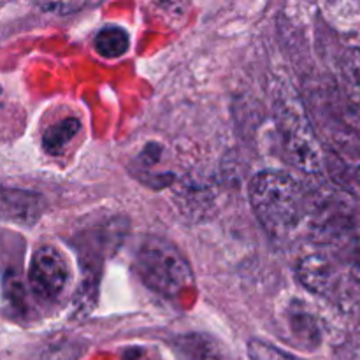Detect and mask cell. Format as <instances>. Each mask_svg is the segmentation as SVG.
Wrapping results in <instances>:
<instances>
[{
  "mask_svg": "<svg viewBox=\"0 0 360 360\" xmlns=\"http://www.w3.org/2000/svg\"><path fill=\"white\" fill-rule=\"evenodd\" d=\"M250 202L273 236L288 234L302 217V190L287 172H259L250 183Z\"/></svg>",
  "mask_w": 360,
  "mask_h": 360,
  "instance_id": "6da1fadb",
  "label": "cell"
},
{
  "mask_svg": "<svg viewBox=\"0 0 360 360\" xmlns=\"http://www.w3.org/2000/svg\"><path fill=\"white\" fill-rule=\"evenodd\" d=\"M136 271L146 287L165 297H176L193 285L188 260L172 243L162 238H150L141 245Z\"/></svg>",
  "mask_w": 360,
  "mask_h": 360,
  "instance_id": "7a4b0ae2",
  "label": "cell"
},
{
  "mask_svg": "<svg viewBox=\"0 0 360 360\" xmlns=\"http://www.w3.org/2000/svg\"><path fill=\"white\" fill-rule=\"evenodd\" d=\"M276 125L285 153L292 164L308 174H316L323 165L322 148L311 122L297 98H281L276 104Z\"/></svg>",
  "mask_w": 360,
  "mask_h": 360,
  "instance_id": "3957f363",
  "label": "cell"
},
{
  "mask_svg": "<svg viewBox=\"0 0 360 360\" xmlns=\"http://www.w3.org/2000/svg\"><path fill=\"white\" fill-rule=\"evenodd\" d=\"M70 283V267L55 246H41L34 253L28 269V285L35 297L44 304H55L65 295Z\"/></svg>",
  "mask_w": 360,
  "mask_h": 360,
  "instance_id": "277c9868",
  "label": "cell"
},
{
  "mask_svg": "<svg viewBox=\"0 0 360 360\" xmlns=\"http://www.w3.org/2000/svg\"><path fill=\"white\" fill-rule=\"evenodd\" d=\"M178 360H232L224 343L207 334H185L172 343Z\"/></svg>",
  "mask_w": 360,
  "mask_h": 360,
  "instance_id": "5b68a950",
  "label": "cell"
},
{
  "mask_svg": "<svg viewBox=\"0 0 360 360\" xmlns=\"http://www.w3.org/2000/svg\"><path fill=\"white\" fill-rule=\"evenodd\" d=\"M297 280L302 287L315 294H327L336 280V271L330 260L323 255H308L299 260L295 267Z\"/></svg>",
  "mask_w": 360,
  "mask_h": 360,
  "instance_id": "8992f818",
  "label": "cell"
},
{
  "mask_svg": "<svg viewBox=\"0 0 360 360\" xmlns=\"http://www.w3.org/2000/svg\"><path fill=\"white\" fill-rule=\"evenodd\" d=\"M41 214L39 195L0 186V218L32 224Z\"/></svg>",
  "mask_w": 360,
  "mask_h": 360,
  "instance_id": "52a82bcc",
  "label": "cell"
},
{
  "mask_svg": "<svg viewBox=\"0 0 360 360\" xmlns=\"http://www.w3.org/2000/svg\"><path fill=\"white\" fill-rule=\"evenodd\" d=\"M81 123L77 118H63L49 127L42 136V148L49 155H62L67 144L79 132Z\"/></svg>",
  "mask_w": 360,
  "mask_h": 360,
  "instance_id": "ba28073f",
  "label": "cell"
},
{
  "mask_svg": "<svg viewBox=\"0 0 360 360\" xmlns=\"http://www.w3.org/2000/svg\"><path fill=\"white\" fill-rule=\"evenodd\" d=\"M341 79L352 104L360 108V48H348L341 55Z\"/></svg>",
  "mask_w": 360,
  "mask_h": 360,
  "instance_id": "9c48e42d",
  "label": "cell"
},
{
  "mask_svg": "<svg viewBox=\"0 0 360 360\" xmlns=\"http://www.w3.org/2000/svg\"><path fill=\"white\" fill-rule=\"evenodd\" d=\"M94 46L104 58H118L129 49V34L120 27H105L95 35Z\"/></svg>",
  "mask_w": 360,
  "mask_h": 360,
  "instance_id": "30bf717a",
  "label": "cell"
},
{
  "mask_svg": "<svg viewBox=\"0 0 360 360\" xmlns=\"http://www.w3.org/2000/svg\"><path fill=\"white\" fill-rule=\"evenodd\" d=\"M248 357L250 360H302L295 355L287 354L273 345L260 340H252L248 343Z\"/></svg>",
  "mask_w": 360,
  "mask_h": 360,
  "instance_id": "8fae6325",
  "label": "cell"
},
{
  "mask_svg": "<svg viewBox=\"0 0 360 360\" xmlns=\"http://www.w3.org/2000/svg\"><path fill=\"white\" fill-rule=\"evenodd\" d=\"M41 7L46 11H51V13H55V11H58V9H63V11H67V13H70V11L81 9V7H83V4H46V6H41Z\"/></svg>",
  "mask_w": 360,
  "mask_h": 360,
  "instance_id": "7c38bea8",
  "label": "cell"
},
{
  "mask_svg": "<svg viewBox=\"0 0 360 360\" xmlns=\"http://www.w3.org/2000/svg\"><path fill=\"white\" fill-rule=\"evenodd\" d=\"M354 176H355V179H357V183L360 185V160L357 162V164H355V167H354Z\"/></svg>",
  "mask_w": 360,
  "mask_h": 360,
  "instance_id": "4fadbf2b",
  "label": "cell"
}]
</instances>
